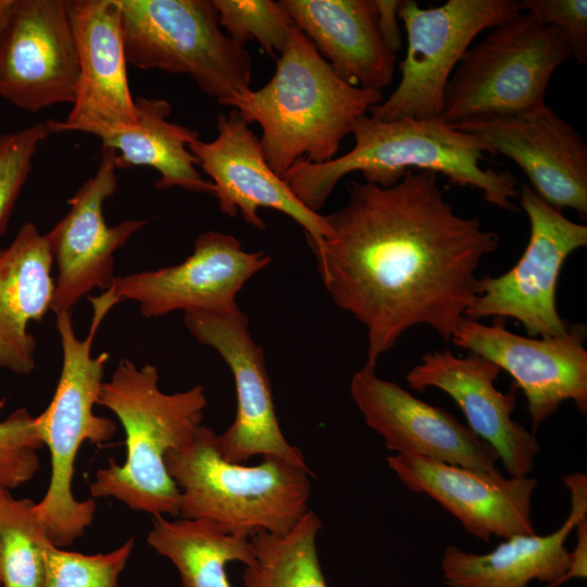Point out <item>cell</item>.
<instances>
[{
	"instance_id": "cell-2",
	"label": "cell",
	"mask_w": 587,
	"mask_h": 587,
	"mask_svg": "<svg viewBox=\"0 0 587 587\" xmlns=\"http://www.w3.org/2000/svg\"><path fill=\"white\" fill-rule=\"evenodd\" d=\"M354 145L333 160L314 164L298 160L282 177L310 210L323 208L337 183L361 172L365 182L382 187L397 184L407 172L430 171L451 184L479 189L485 200L505 211H516L517 179L510 171L484 168L489 148L479 137L441 118L383 122L366 114L353 124Z\"/></svg>"
},
{
	"instance_id": "cell-20",
	"label": "cell",
	"mask_w": 587,
	"mask_h": 587,
	"mask_svg": "<svg viewBox=\"0 0 587 587\" xmlns=\"http://www.w3.org/2000/svg\"><path fill=\"white\" fill-rule=\"evenodd\" d=\"M389 469L410 490L424 494L453 515L475 538L489 542L536 534L532 500L537 479L504 477L435 460L390 454Z\"/></svg>"
},
{
	"instance_id": "cell-12",
	"label": "cell",
	"mask_w": 587,
	"mask_h": 587,
	"mask_svg": "<svg viewBox=\"0 0 587 587\" xmlns=\"http://www.w3.org/2000/svg\"><path fill=\"white\" fill-rule=\"evenodd\" d=\"M184 324L197 341L221 355L234 377L236 416L215 437L221 457L240 464L255 455L271 457L308 469L301 449L289 444L280 429L264 352L252 338L245 313L240 309L223 314L187 312Z\"/></svg>"
},
{
	"instance_id": "cell-21",
	"label": "cell",
	"mask_w": 587,
	"mask_h": 587,
	"mask_svg": "<svg viewBox=\"0 0 587 587\" xmlns=\"http://www.w3.org/2000/svg\"><path fill=\"white\" fill-rule=\"evenodd\" d=\"M500 371L480 355L461 358L445 349L422 355L405 380L421 392L428 388L446 392L462 410L467 427L498 452L509 476H527L540 445L512 417L516 389L502 392L495 386Z\"/></svg>"
},
{
	"instance_id": "cell-37",
	"label": "cell",
	"mask_w": 587,
	"mask_h": 587,
	"mask_svg": "<svg viewBox=\"0 0 587 587\" xmlns=\"http://www.w3.org/2000/svg\"><path fill=\"white\" fill-rule=\"evenodd\" d=\"M0 587H1V574H0Z\"/></svg>"
},
{
	"instance_id": "cell-23",
	"label": "cell",
	"mask_w": 587,
	"mask_h": 587,
	"mask_svg": "<svg viewBox=\"0 0 587 587\" xmlns=\"http://www.w3.org/2000/svg\"><path fill=\"white\" fill-rule=\"evenodd\" d=\"M571 511L549 535H516L491 551L477 554L448 546L441 557V573L449 587H527L532 580L552 587L567 571L570 551L565 541L576 522L587 515V485L573 480Z\"/></svg>"
},
{
	"instance_id": "cell-25",
	"label": "cell",
	"mask_w": 587,
	"mask_h": 587,
	"mask_svg": "<svg viewBox=\"0 0 587 587\" xmlns=\"http://www.w3.org/2000/svg\"><path fill=\"white\" fill-rule=\"evenodd\" d=\"M134 125L102 137V148L116 154L117 170L150 166L159 173L157 189L179 187L213 195V185L197 168L189 145L199 138L190 127L168 121L172 108L164 99H135Z\"/></svg>"
},
{
	"instance_id": "cell-14",
	"label": "cell",
	"mask_w": 587,
	"mask_h": 587,
	"mask_svg": "<svg viewBox=\"0 0 587 587\" xmlns=\"http://www.w3.org/2000/svg\"><path fill=\"white\" fill-rule=\"evenodd\" d=\"M271 260L263 251L243 250L229 234L208 230L182 263L116 276L111 288L121 301L137 302L145 317L175 311L230 313L239 309L238 291Z\"/></svg>"
},
{
	"instance_id": "cell-9",
	"label": "cell",
	"mask_w": 587,
	"mask_h": 587,
	"mask_svg": "<svg viewBox=\"0 0 587 587\" xmlns=\"http://www.w3.org/2000/svg\"><path fill=\"white\" fill-rule=\"evenodd\" d=\"M520 12L514 0H448L427 9L401 1L398 16L408 42L401 78L386 100L370 109V116L383 122L441 118L447 84L470 43Z\"/></svg>"
},
{
	"instance_id": "cell-30",
	"label": "cell",
	"mask_w": 587,
	"mask_h": 587,
	"mask_svg": "<svg viewBox=\"0 0 587 587\" xmlns=\"http://www.w3.org/2000/svg\"><path fill=\"white\" fill-rule=\"evenodd\" d=\"M133 548L132 537L109 553L87 555L63 550L49 541L45 587H118V576Z\"/></svg>"
},
{
	"instance_id": "cell-29",
	"label": "cell",
	"mask_w": 587,
	"mask_h": 587,
	"mask_svg": "<svg viewBox=\"0 0 587 587\" xmlns=\"http://www.w3.org/2000/svg\"><path fill=\"white\" fill-rule=\"evenodd\" d=\"M220 24L240 47L255 41L272 58L280 54L295 28L294 22L279 1L212 0Z\"/></svg>"
},
{
	"instance_id": "cell-3",
	"label": "cell",
	"mask_w": 587,
	"mask_h": 587,
	"mask_svg": "<svg viewBox=\"0 0 587 587\" xmlns=\"http://www.w3.org/2000/svg\"><path fill=\"white\" fill-rule=\"evenodd\" d=\"M382 99V91L340 78L295 26L271 79L224 105L260 125L264 158L283 177L300 159L322 164L336 158L354 122Z\"/></svg>"
},
{
	"instance_id": "cell-5",
	"label": "cell",
	"mask_w": 587,
	"mask_h": 587,
	"mask_svg": "<svg viewBox=\"0 0 587 587\" xmlns=\"http://www.w3.org/2000/svg\"><path fill=\"white\" fill-rule=\"evenodd\" d=\"M92 319L89 332L79 339L71 312L55 314V326L62 348V367L51 402L36 416L37 426L51 455V478L43 498L36 503L47 538L55 547L72 545L92 523L93 499L79 501L72 491L75 460L84 441L101 444L111 439L115 423L93 412L110 355H91L96 334L107 314L121 300L109 288L89 298Z\"/></svg>"
},
{
	"instance_id": "cell-27",
	"label": "cell",
	"mask_w": 587,
	"mask_h": 587,
	"mask_svg": "<svg viewBox=\"0 0 587 587\" xmlns=\"http://www.w3.org/2000/svg\"><path fill=\"white\" fill-rule=\"evenodd\" d=\"M322 521L308 510L286 533L250 536L255 559L245 566L243 587H327L316 549Z\"/></svg>"
},
{
	"instance_id": "cell-19",
	"label": "cell",
	"mask_w": 587,
	"mask_h": 587,
	"mask_svg": "<svg viewBox=\"0 0 587 587\" xmlns=\"http://www.w3.org/2000/svg\"><path fill=\"white\" fill-rule=\"evenodd\" d=\"M350 395L369 427L394 454L498 472V452L467 425L399 385L363 366L350 382Z\"/></svg>"
},
{
	"instance_id": "cell-10",
	"label": "cell",
	"mask_w": 587,
	"mask_h": 587,
	"mask_svg": "<svg viewBox=\"0 0 587 587\" xmlns=\"http://www.w3.org/2000/svg\"><path fill=\"white\" fill-rule=\"evenodd\" d=\"M517 199L529 222L526 248L508 272L478 278L464 316L512 319L529 337H559L571 326L557 308L561 268L572 252L587 245V226L567 218L527 184L521 185Z\"/></svg>"
},
{
	"instance_id": "cell-26",
	"label": "cell",
	"mask_w": 587,
	"mask_h": 587,
	"mask_svg": "<svg viewBox=\"0 0 587 587\" xmlns=\"http://www.w3.org/2000/svg\"><path fill=\"white\" fill-rule=\"evenodd\" d=\"M148 544L177 569L184 587H230L226 565L253 563L250 537L230 534L207 520L155 516Z\"/></svg>"
},
{
	"instance_id": "cell-7",
	"label": "cell",
	"mask_w": 587,
	"mask_h": 587,
	"mask_svg": "<svg viewBox=\"0 0 587 587\" xmlns=\"http://www.w3.org/2000/svg\"><path fill=\"white\" fill-rule=\"evenodd\" d=\"M127 64L188 75L223 104L250 90L252 61L211 0H117Z\"/></svg>"
},
{
	"instance_id": "cell-17",
	"label": "cell",
	"mask_w": 587,
	"mask_h": 587,
	"mask_svg": "<svg viewBox=\"0 0 587 587\" xmlns=\"http://www.w3.org/2000/svg\"><path fill=\"white\" fill-rule=\"evenodd\" d=\"M116 154L102 148L99 166L68 199L70 210L46 234L57 265L51 310L54 314L72 308L96 288H111L114 254L147 221L126 220L109 226L104 201L117 189Z\"/></svg>"
},
{
	"instance_id": "cell-18",
	"label": "cell",
	"mask_w": 587,
	"mask_h": 587,
	"mask_svg": "<svg viewBox=\"0 0 587 587\" xmlns=\"http://www.w3.org/2000/svg\"><path fill=\"white\" fill-rule=\"evenodd\" d=\"M78 61L72 110L64 121L48 120L52 133L102 137L137 121L127 78L117 0H66Z\"/></svg>"
},
{
	"instance_id": "cell-6",
	"label": "cell",
	"mask_w": 587,
	"mask_h": 587,
	"mask_svg": "<svg viewBox=\"0 0 587 587\" xmlns=\"http://www.w3.org/2000/svg\"><path fill=\"white\" fill-rule=\"evenodd\" d=\"M215 437L201 424L187 444L165 454L179 490V516L248 537L288 532L309 510L312 470L271 457L252 466L229 462L218 453Z\"/></svg>"
},
{
	"instance_id": "cell-1",
	"label": "cell",
	"mask_w": 587,
	"mask_h": 587,
	"mask_svg": "<svg viewBox=\"0 0 587 587\" xmlns=\"http://www.w3.org/2000/svg\"><path fill=\"white\" fill-rule=\"evenodd\" d=\"M347 195L325 215L329 235L314 254L333 301L366 327L365 366L416 325L450 342L499 235L459 215L430 171H409L389 187L351 180Z\"/></svg>"
},
{
	"instance_id": "cell-35",
	"label": "cell",
	"mask_w": 587,
	"mask_h": 587,
	"mask_svg": "<svg viewBox=\"0 0 587 587\" xmlns=\"http://www.w3.org/2000/svg\"><path fill=\"white\" fill-rule=\"evenodd\" d=\"M574 528L577 539L574 550L570 552L569 569L552 587H558L573 578L587 576V515L580 517Z\"/></svg>"
},
{
	"instance_id": "cell-31",
	"label": "cell",
	"mask_w": 587,
	"mask_h": 587,
	"mask_svg": "<svg viewBox=\"0 0 587 587\" xmlns=\"http://www.w3.org/2000/svg\"><path fill=\"white\" fill-rule=\"evenodd\" d=\"M36 416L21 408L0 421V488L14 489L30 480L40 469L42 449Z\"/></svg>"
},
{
	"instance_id": "cell-33",
	"label": "cell",
	"mask_w": 587,
	"mask_h": 587,
	"mask_svg": "<svg viewBox=\"0 0 587 587\" xmlns=\"http://www.w3.org/2000/svg\"><path fill=\"white\" fill-rule=\"evenodd\" d=\"M522 11L541 24L558 28L566 38L571 57L579 64L587 60L586 0H520Z\"/></svg>"
},
{
	"instance_id": "cell-4",
	"label": "cell",
	"mask_w": 587,
	"mask_h": 587,
	"mask_svg": "<svg viewBox=\"0 0 587 587\" xmlns=\"http://www.w3.org/2000/svg\"><path fill=\"white\" fill-rule=\"evenodd\" d=\"M207 403L202 386L165 394L154 365L137 367L122 359L110 380L102 383L97 404L120 420L127 454L124 464L111 459L97 471L89 487L92 497H112L154 517L179 516V490L166 470L165 454L192 438Z\"/></svg>"
},
{
	"instance_id": "cell-28",
	"label": "cell",
	"mask_w": 587,
	"mask_h": 587,
	"mask_svg": "<svg viewBox=\"0 0 587 587\" xmlns=\"http://www.w3.org/2000/svg\"><path fill=\"white\" fill-rule=\"evenodd\" d=\"M48 542L36 503L0 488L1 587H45Z\"/></svg>"
},
{
	"instance_id": "cell-34",
	"label": "cell",
	"mask_w": 587,
	"mask_h": 587,
	"mask_svg": "<svg viewBox=\"0 0 587 587\" xmlns=\"http://www.w3.org/2000/svg\"><path fill=\"white\" fill-rule=\"evenodd\" d=\"M377 25L386 45L395 52L401 49L402 40L398 24L399 0H373Z\"/></svg>"
},
{
	"instance_id": "cell-11",
	"label": "cell",
	"mask_w": 587,
	"mask_h": 587,
	"mask_svg": "<svg viewBox=\"0 0 587 587\" xmlns=\"http://www.w3.org/2000/svg\"><path fill=\"white\" fill-rule=\"evenodd\" d=\"M586 326L571 324L559 337H525L511 333L503 320L492 325L463 316L450 341L480 355L514 380L527 401L533 430L549 419L564 401H573L587 413Z\"/></svg>"
},
{
	"instance_id": "cell-16",
	"label": "cell",
	"mask_w": 587,
	"mask_h": 587,
	"mask_svg": "<svg viewBox=\"0 0 587 587\" xmlns=\"http://www.w3.org/2000/svg\"><path fill=\"white\" fill-rule=\"evenodd\" d=\"M515 162L529 187L550 205L587 215V146L580 134L546 103L507 115L452 124Z\"/></svg>"
},
{
	"instance_id": "cell-8",
	"label": "cell",
	"mask_w": 587,
	"mask_h": 587,
	"mask_svg": "<svg viewBox=\"0 0 587 587\" xmlns=\"http://www.w3.org/2000/svg\"><path fill=\"white\" fill-rule=\"evenodd\" d=\"M570 57L558 28L522 11L464 53L447 84L441 120L455 124L540 105L552 74Z\"/></svg>"
},
{
	"instance_id": "cell-36",
	"label": "cell",
	"mask_w": 587,
	"mask_h": 587,
	"mask_svg": "<svg viewBox=\"0 0 587 587\" xmlns=\"http://www.w3.org/2000/svg\"><path fill=\"white\" fill-rule=\"evenodd\" d=\"M13 3L14 0H0V34L10 16Z\"/></svg>"
},
{
	"instance_id": "cell-22",
	"label": "cell",
	"mask_w": 587,
	"mask_h": 587,
	"mask_svg": "<svg viewBox=\"0 0 587 587\" xmlns=\"http://www.w3.org/2000/svg\"><path fill=\"white\" fill-rule=\"evenodd\" d=\"M294 25L348 84L382 91L397 53L384 41L373 0H280Z\"/></svg>"
},
{
	"instance_id": "cell-24",
	"label": "cell",
	"mask_w": 587,
	"mask_h": 587,
	"mask_svg": "<svg viewBox=\"0 0 587 587\" xmlns=\"http://www.w3.org/2000/svg\"><path fill=\"white\" fill-rule=\"evenodd\" d=\"M52 265L46 234L32 222L0 251V367L15 374L35 369L36 340L27 328L51 310Z\"/></svg>"
},
{
	"instance_id": "cell-32",
	"label": "cell",
	"mask_w": 587,
	"mask_h": 587,
	"mask_svg": "<svg viewBox=\"0 0 587 587\" xmlns=\"http://www.w3.org/2000/svg\"><path fill=\"white\" fill-rule=\"evenodd\" d=\"M51 134L46 122L0 136V238L28 178L39 145Z\"/></svg>"
},
{
	"instance_id": "cell-15",
	"label": "cell",
	"mask_w": 587,
	"mask_h": 587,
	"mask_svg": "<svg viewBox=\"0 0 587 587\" xmlns=\"http://www.w3.org/2000/svg\"><path fill=\"white\" fill-rule=\"evenodd\" d=\"M77 77L66 0H14L0 34V97L27 112L72 104Z\"/></svg>"
},
{
	"instance_id": "cell-13",
	"label": "cell",
	"mask_w": 587,
	"mask_h": 587,
	"mask_svg": "<svg viewBox=\"0 0 587 587\" xmlns=\"http://www.w3.org/2000/svg\"><path fill=\"white\" fill-rule=\"evenodd\" d=\"M215 127L213 140L198 138L189 150L197 166L212 179L221 212L229 217L239 213L247 224L264 230L266 224L259 209L279 211L304 229L312 252L319 251L329 235L325 215L308 209L270 167L249 123L232 109L218 114Z\"/></svg>"
}]
</instances>
